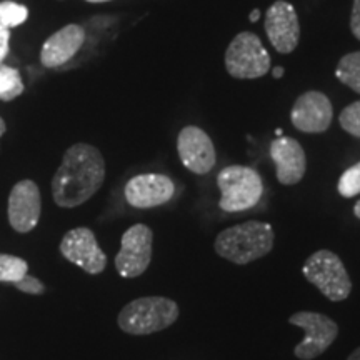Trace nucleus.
Returning <instances> with one entry per match:
<instances>
[{
  "label": "nucleus",
  "instance_id": "nucleus-24",
  "mask_svg": "<svg viewBox=\"0 0 360 360\" xmlns=\"http://www.w3.org/2000/svg\"><path fill=\"white\" fill-rule=\"evenodd\" d=\"M350 30L360 40V0H354L352 17H350Z\"/></svg>",
  "mask_w": 360,
  "mask_h": 360
},
{
  "label": "nucleus",
  "instance_id": "nucleus-7",
  "mask_svg": "<svg viewBox=\"0 0 360 360\" xmlns=\"http://www.w3.org/2000/svg\"><path fill=\"white\" fill-rule=\"evenodd\" d=\"M289 323L304 330V340L295 345L294 354L300 360H312L322 355L339 335V326L327 315L319 312H297L290 315Z\"/></svg>",
  "mask_w": 360,
  "mask_h": 360
},
{
  "label": "nucleus",
  "instance_id": "nucleus-5",
  "mask_svg": "<svg viewBox=\"0 0 360 360\" xmlns=\"http://www.w3.org/2000/svg\"><path fill=\"white\" fill-rule=\"evenodd\" d=\"M302 274L332 302H342L352 292V281H350L347 269L339 255L332 250L322 249L314 252L305 260Z\"/></svg>",
  "mask_w": 360,
  "mask_h": 360
},
{
  "label": "nucleus",
  "instance_id": "nucleus-2",
  "mask_svg": "<svg viewBox=\"0 0 360 360\" xmlns=\"http://www.w3.org/2000/svg\"><path fill=\"white\" fill-rule=\"evenodd\" d=\"M272 225L259 220L233 225L215 237L214 249L219 257L236 265H247L262 259L274 249Z\"/></svg>",
  "mask_w": 360,
  "mask_h": 360
},
{
  "label": "nucleus",
  "instance_id": "nucleus-3",
  "mask_svg": "<svg viewBox=\"0 0 360 360\" xmlns=\"http://www.w3.org/2000/svg\"><path fill=\"white\" fill-rule=\"evenodd\" d=\"M179 314V305L172 299L159 295L141 297L122 307L117 323L129 335H150L172 326Z\"/></svg>",
  "mask_w": 360,
  "mask_h": 360
},
{
  "label": "nucleus",
  "instance_id": "nucleus-27",
  "mask_svg": "<svg viewBox=\"0 0 360 360\" xmlns=\"http://www.w3.org/2000/svg\"><path fill=\"white\" fill-rule=\"evenodd\" d=\"M259 17H260V11H259V8H254V11L250 12L249 19H250V22H257Z\"/></svg>",
  "mask_w": 360,
  "mask_h": 360
},
{
  "label": "nucleus",
  "instance_id": "nucleus-10",
  "mask_svg": "<svg viewBox=\"0 0 360 360\" xmlns=\"http://www.w3.org/2000/svg\"><path fill=\"white\" fill-rule=\"evenodd\" d=\"M8 224L15 232L29 233L37 227L42 215V197L34 180H20L8 195Z\"/></svg>",
  "mask_w": 360,
  "mask_h": 360
},
{
  "label": "nucleus",
  "instance_id": "nucleus-23",
  "mask_svg": "<svg viewBox=\"0 0 360 360\" xmlns=\"http://www.w3.org/2000/svg\"><path fill=\"white\" fill-rule=\"evenodd\" d=\"M13 285H15L20 292H24V294H30V295H42L45 292L44 283L40 282L39 278L29 276V274H27L22 281L13 283Z\"/></svg>",
  "mask_w": 360,
  "mask_h": 360
},
{
  "label": "nucleus",
  "instance_id": "nucleus-8",
  "mask_svg": "<svg viewBox=\"0 0 360 360\" xmlns=\"http://www.w3.org/2000/svg\"><path fill=\"white\" fill-rule=\"evenodd\" d=\"M154 233L146 224H135L124 232L120 250L115 255V269L120 277L135 278L146 272L152 260Z\"/></svg>",
  "mask_w": 360,
  "mask_h": 360
},
{
  "label": "nucleus",
  "instance_id": "nucleus-11",
  "mask_svg": "<svg viewBox=\"0 0 360 360\" xmlns=\"http://www.w3.org/2000/svg\"><path fill=\"white\" fill-rule=\"evenodd\" d=\"M265 32L277 52L290 53L299 45L300 25L294 6L285 0H277L265 13Z\"/></svg>",
  "mask_w": 360,
  "mask_h": 360
},
{
  "label": "nucleus",
  "instance_id": "nucleus-22",
  "mask_svg": "<svg viewBox=\"0 0 360 360\" xmlns=\"http://www.w3.org/2000/svg\"><path fill=\"white\" fill-rule=\"evenodd\" d=\"M339 122L345 132L360 137V101L350 103L340 112Z\"/></svg>",
  "mask_w": 360,
  "mask_h": 360
},
{
  "label": "nucleus",
  "instance_id": "nucleus-1",
  "mask_svg": "<svg viewBox=\"0 0 360 360\" xmlns=\"http://www.w3.org/2000/svg\"><path fill=\"white\" fill-rule=\"evenodd\" d=\"M105 180V160L97 147L74 143L65 150L52 179V197L58 207L74 209L92 199Z\"/></svg>",
  "mask_w": 360,
  "mask_h": 360
},
{
  "label": "nucleus",
  "instance_id": "nucleus-32",
  "mask_svg": "<svg viewBox=\"0 0 360 360\" xmlns=\"http://www.w3.org/2000/svg\"><path fill=\"white\" fill-rule=\"evenodd\" d=\"M276 135H277V137H282V135H283V134H282V129H277V130H276Z\"/></svg>",
  "mask_w": 360,
  "mask_h": 360
},
{
  "label": "nucleus",
  "instance_id": "nucleus-4",
  "mask_svg": "<svg viewBox=\"0 0 360 360\" xmlns=\"http://www.w3.org/2000/svg\"><path fill=\"white\" fill-rule=\"evenodd\" d=\"M220 188L219 207L224 212H244L259 204L264 184L257 170L245 165H229L217 175Z\"/></svg>",
  "mask_w": 360,
  "mask_h": 360
},
{
  "label": "nucleus",
  "instance_id": "nucleus-9",
  "mask_svg": "<svg viewBox=\"0 0 360 360\" xmlns=\"http://www.w3.org/2000/svg\"><path fill=\"white\" fill-rule=\"evenodd\" d=\"M60 254L90 276H98L107 267V255L89 227H75L62 237Z\"/></svg>",
  "mask_w": 360,
  "mask_h": 360
},
{
  "label": "nucleus",
  "instance_id": "nucleus-15",
  "mask_svg": "<svg viewBox=\"0 0 360 360\" xmlns=\"http://www.w3.org/2000/svg\"><path fill=\"white\" fill-rule=\"evenodd\" d=\"M270 157L277 165V179L282 186H295L304 179L307 159L302 146L292 137H277L270 143Z\"/></svg>",
  "mask_w": 360,
  "mask_h": 360
},
{
  "label": "nucleus",
  "instance_id": "nucleus-14",
  "mask_svg": "<svg viewBox=\"0 0 360 360\" xmlns=\"http://www.w3.org/2000/svg\"><path fill=\"white\" fill-rule=\"evenodd\" d=\"M175 193L172 179L164 174L135 175L124 188L125 200L135 209H152L167 204Z\"/></svg>",
  "mask_w": 360,
  "mask_h": 360
},
{
  "label": "nucleus",
  "instance_id": "nucleus-12",
  "mask_svg": "<svg viewBox=\"0 0 360 360\" xmlns=\"http://www.w3.org/2000/svg\"><path fill=\"white\" fill-rule=\"evenodd\" d=\"M334 109L327 96L309 90L297 98L290 112L292 125L304 134H322L330 127Z\"/></svg>",
  "mask_w": 360,
  "mask_h": 360
},
{
  "label": "nucleus",
  "instance_id": "nucleus-26",
  "mask_svg": "<svg viewBox=\"0 0 360 360\" xmlns=\"http://www.w3.org/2000/svg\"><path fill=\"white\" fill-rule=\"evenodd\" d=\"M272 75H274V79H281L282 75H283V69H282V67H274V69H272Z\"/></svg>",
  "mask_w": 360,
  "mask_h": 360
},
{
  "label": "nucleus",
  "instance_id": "nucleus-28",
  "mask_svg": "<svg viewBox=\"0 0 360 360\" xmlns=\"http://www.w3.org/2000/svg\"><path fill=\"white\" fill-rule=\"evenodd\" d=\"M347 360H360V347L359 349H355L352 354L349 355V359Z\"/></svg>",
  "mask_w": 360,
  "mask_h": 360
},
{
  "label": "nucleus",
  "instance_id": "nucleus-21",
  "mask_svg": "<svg viewBox=\"0 0 360 360\" xmlns=\"http://www.w3.org/2000/svg\"><path fill=\"white\" fill-rule=\"evenodd\" d=\"M337 191L342 197L345 199H350V197H355L360 193V162L352 165V167L345 170L344 174L340 175L339 184H337Z\"/></svg>",
  "mask_w": 360,
  "mask_h": 360
},
{
  "label": "nucleus",
  "instance_id": "nucleus-19",
  "mask_svg": "<svg viewBox=\"0 0 360 360\" xmlns=\"http://www.w3.org/2000/svg\"><path fill=\"white\" fill-rule=\"evenodd\" d=\"M29 274L25 259L11 254H0V282L17 283Z\"/></svg>",
  "mask_w": 360,
  "mask_h": 360
},
{
  "label": "nucleus",
  "instance_id": "nucleus-17",
  "mask_svg": "<svg viewBox=\"0 0 360 360\" xmlns=\"http://www.w3.org/2000/svg\"><path fill=\"white\" fill-rule=\"evenodd\" d=\"M25 92L19 69L0 64V102H12Z\"/></svg>",
  "mask_w": 360,
  "mask_h": 360
},
{
  "label": "nucleus",
  "instance_id": "nucleus-18",
  "mask_svg": "<svg viewBox=\"0 0 360 360\" xmlns=\"http://www.w3.org/2000/svg\"><path fill=\"white\" fill-rule=\"evenodd\" d=\"M335 77L354 92L360 94V52L347 53L340 58L335 69Z\"/></svg>",
  "mask_w": 360,
  "mask_h": 360
},
{
  "label": "nucleus",
  "instance_id": "nucleus-13",
  "mask_svg": "<svg viewBox=\"0 0 360 360\" xmlns=\"http://www.w3.org/2000/svg\"><path fill=\"white\" fill-rule=\"evenodd\" d=\"M177 152L182 164L197 175L209 174L217 160L212 139L195 125H188L180 130Z\"/></svg>",
  "mask_w": 360,
  "mask_h": 360
},
{
  "label": "nucleus",
  "instance_id": "nucleus-30",
  "mask_svg": "<svg viewBox=\"0 0 360 360\" xmlns=\"http://www.w3.org/2000/svg\"><path fill=\"white\" fill-rule=\"evenodd\" d=\"M354 214H355V217L360 219V200H357V204L354 205Z\"/></svg>",
  "mask_w": 360,
  "mask_h": 360
},
{
  "label": "nucleus",
  "instance_id": "nucleus-20",
  "mask_svg": "<svg viewBox=\"0 0 360 360\" xmlns=\"http://www.w3.org/2000/svg\"><path fill=\"white\" fill-rule=\"evenodd\" d=\"M29 19V8L13 0L0 2V30H11Z\"/></svg>",
  "mask_w": 360,
  "mask_h": 360
},
{
  "label": "nucleus",
  "instance_id": "nucleus-29",
  "mask_svg": "<svg viewBox=\"0 0 360 360\" xmlns=\"http://www.w3.org/2000/svg\"><path fill=\"white\" fill-rule=\"evenodd\" d=\"M6 130H7V125H6V120L2 119V117H0V137H2L4 134H6Z\"/></svg>",
  "mask_w": 360,
  "mask_h": 360
},
{
  "label": "nucleus",
  "instance_id": "nucleus-16",
  "mask_svg": "<svg viewBox=\"0 0 360 360\" xmlns=\"http://www.w3.org/2000/svg\"><path fill=\"white\" fill-rule=\"evenodd\" d=\"M85 42V30L79 24H69L45 40L40 51V62L47 69H56L72 60Z\"/></svg>",
  "mask_w": 360,
  "mask_h": 360
},
{
  "label": "nucleus",
  "instance_id": "nucleus-25",
  "mask_svg": "<svg viewBox=\"0 0 360 360\" xmlns=\"http://www.w3.org/2000/svg\"><path fill=\"white\" fill-rule=\"evenodd\" d=\"M8 44H11V30H0V64L8 56Z\"/></svg>",
  "mask_w": 360,
  "mask_h": 360
},
{
  "label": "nucleus",
  "instance_id": "nucleus-31",
  "mask_svg": "<svg viewBox=\"0 0 360 360\" xmlns=\"http://www.w3.org/2000/svg\"><path fill=\"white\" fill-rule=\"evenodd\" d=\"M90 4H102V2H110V0H87Z\"/></svg>",
  "mask_w": 360,
  "mask_h": 360
},
{
  "label": "nucleus",
  "instance_id": "nucleus-6",
  "mask_svg": "<svg viewBox=\"0 0 360 360\" xmlns=\"http://www.w3.org/2000/svg\"><path fill=\"white\" fill-rule=\"evenodd\" d=\"M225 69L233 79H259L270 70V56L259 35L240 32L225 52Z\"/></svg>",
  "mask_w": 360,
  "mask_h": 360
}]
</instances>
